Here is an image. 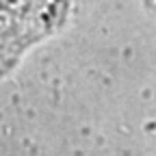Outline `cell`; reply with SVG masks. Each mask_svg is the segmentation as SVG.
I'll use <instances>...</instances> for the list:
<instances>
[{
	"instance_id": "cell-1",
	"label": "cell",
	"mask_w": 156,
	"mask_h": 156,
	"mask_svg": "<svg viewBox=\"0 0 156 156\" xmlns=\"http://www.w3.org/2000/svg\"><path fill=\"white\" fill-rule=\"evenodd\" d=\"M63 17L61 0H0V74Z\"/></svg>"
}]
</instances>
